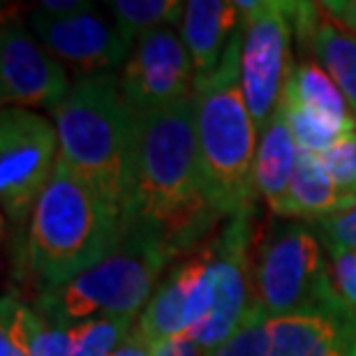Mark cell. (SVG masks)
<instances>
[{
    "mask_svg": "<svg viewBox=\"0 0 356 356\" xmlns=\"http://www.w3.org/2000/svg\"><path fill=\"white\" fill-rule=\"evenodd\" d=\"M158 227L183 254L216 229L218 216L206 197L197 141L195 95L137 116L132 222Z\"/></svg>",
    "mask_w": 356,
    "mask_h": 356,
    "instance_id": "6da1fadb",
    "label": "cell"
},
{
    "mask_svg": "<svg viewBox=\"0 0 356 356\" xmlns=\"http://www.w3.org/2000/svg\"><path fill=\"white\" fill-rule=\"evenodd\" d=\"M60 160L130 227L137 167V113L120 95L118 74L76 76L54 113Z\"/></svg>",
    "mask_w": 356,
    "mask_h": 356,
    "instance_id": "7a4b0ae2",
    "label": "cell"
},
{
    "mask_svg": "<svg viewBox=\"0 0 356 356\" xmlns=\"http://www.w3.org/2000/svg\"><path fill=\"white\" fill-rule=\"evenodd\" d=\"M243 26L234 35L222 63L204 79L195 81L197 141L206 197L218 218L252 211L254 162L259 132L250 116L241 81Z\"/></svg>",
    "mask_w": 356,
    "mask_h": 356,
    "instance_id": "3957f363",
    "label": "cell"
},
{
    "mask_svg": "<svg viewBox=\"0 0 356 356\" xmlns=\"http://www.w3.org/2000/svg\"><path fill=\"white\" fill-rule=\"evenodd\" d=\"M178 259L181 252L165 232L137 220L102 261L72 280L44 287L33 308L54 326L79 324L92 317H139Z\"/></svg>",
    "mask_w": 356,
    "mask_h": 356,
    "instance_id": "277c9868",
    "label": "cell"
},
{
    "mask_svg": "<svg viewBox=\"0 0 356 356\" xmlns=\"http://www.w3.org/2000/svg\"><path fill=\"white\" fill-rule=\"evenodd\" d=\"M125 229V220L58 158L28 220V268L44 287H56L102 261Z\"/></svg>",
    "mask_w": 356,
    "mask_h": 356,
    "instance_id": "5b68a950",
    "label": "cell"
},
{
    "mask_svg": "<svg viewBox=\"0 0 356 356\" xmlns=\"http://www.w3.org/2000/svg\"><path fill=\"white\" fill-rule=\"evenodd\" d=\"M252 315L280 317L340 301L331 257L310 222H284L261 241L252 259ZM248 312V315H250Z\"/></svg>",
    "mask_w": 356,
    "mask_h": 356,
    "instance_id": "8992f818",
    "label": "cell"
},
{
    "mask_svg": "<svg viewBox=\"0 0 356 356\" xmlns=\"http://www.w3.org/2000/svg\"><path fill=\"white\" fill-rule=\"evenodd\" d=\"M241 12V81L259 137L280 106L291 72V7L284 0H234Z\"/></svg>",
    "mask_w": 356,
    "mask_h": 356,
    "instance_id": "52a82bcc",
    "label": "cell"
},
{
    "mask_svg": "<svg viewBox=\"0 0 356 356\" xmlns=\"http://www.w3.org/2000/svg\"><path fill=\"white\" fill-rule=\"evenodd\" d=\"M211 356H356V312L343 301L280 317L250 312Z\"/></svg>",
    "mask_w": 356,
    "mask_h": 356,
    "instance_id": "ba28073f",
    "label": "cell"
},
{
    "mask_svg": "<svg viewBox=\"0 0 356 356\" xmlns=\"http://www.w3.org/2000/svg\"><path fill=\"white\" fill-rule=\"evenodd\" d=\"M60 158L54 120L5 106L0 113V202L12 222H26Z\"/></svg>",
    "mask_w": 356,
    "mask_h": 356,
    "instance_id": "9c48e42d",
    "label": "cell"
},
{
    "mask_svg": "<svg viewBox=\"0 0 356 356\" xmlns=\"http://www.w3.org/2000/svg\"><path fill=\"white\" fill-rule=\"evenodd\" d=\"M213 282L211 310L192 340L206 354L220 350L245 322L252 305V211L229 218L213 234Z\"/></svg>",
    "mask_w": 356,
    "mask_h": 356,
    "instance_id": "30bf717a",
    "label": "cell"
},
{
    "mask_svg": "<svg viewBox=\"0 0 356 356\" xmlns=\"http://www.w3.org/2000/svg\"><path fill=\"white\" fill-rule=\"evenodd\" d=\"M118 86L137 116L195 95V67L181 33L158 28L139 38L118 72Z\"/></svg>",
    "mask_w": 356,
    "mask_h": 356,
    "instance_id": "8fae6325",
    "label": "cell"
},
{
    "mask_svg": "<svg viewBox=\"0 0 356 356\" xmlns=\"http://www.w3.org/2000/svg\"><path fill=\"white\" fill-rule=\"evenodd\" d=\"M211 238L174 261L141 310L137 326L151 345L172 338H190L209 317L213 282Z\"/></svg>",
    "mask_w": 356,
    "mask_h": 356,
    "instance_id": "7c38bea8",
    "label": "cell"
},
{
    "mask_svg": "<svg viewBox=\"0 0 356 356\" xmlns=\"http://www.w3.org/2000/svg\"><path fill=\"white\" fill-rule=\"evenodd\" d=\"M72 81L65 65L40 44L19 17L3 21L0 31V99L5 106L51 111L65 102Z\"/></svg>",
    "mask_w": 356,
    "mask_h": 356,
    "instance_id": "4fadbf2b",
    "label": "cell"
},
{
    "mask_svg": "<svg viewBox=\"0 0 356 356\" xmlns=\"http://www.w3.org/2000/svg\"><path fill=\"white\" fill-rule=\"evenodd\" d=\"M28 28L49 54L72 67L74 79L116 74V70H123L134 47L113 21H106L95 10L65 19L47 17L33 10Z\"/></svg>",
    "mask_w": 356,
    "mask_h": 356,
    "instance_id": "5bb4252c",
    "label": "cell"
},
{
    "mask_svg": "<svg viewBox=\"0 0 356 356\" xmlns=\"http://www.w3.org/2000/svg\"><path fill=\"white\" fill-rule=\"evenodd\" d=\"M291 24L298 47L336 81L356 116V35L336 24L319 3H294Z\"/></svg>",
    "mask_w": 356,
    "mask_h": 356,
    "instance_id": "9a60e30c",
    "label": "cell"
},
{
    "mask_svg": "<svg viewBox=\"0 0 356 356\" xmlns=\"http://www.w3.org/2000/svg\"><path fill=\"white\" fill-rule=\"evenodd\" d=\"M241 28V12L229 0H190L181 21V40L195 67V81L213 74L222 63L234 35Z\"/></svg>",
    "mask_w": 356,
    "mask_h": 356,
    "instance_id": "2e32d148",
    "label": "cell"
},
{
    "mask_svg": "<svg viewBox=\"0 0 356 356\" xmlns=\"http://www.w3.org/2000/svg\"><path fill=\"white\" fill-rule=\"evenodd\" d=\"M298 148L294 134L289 130L284 106L275 109L268 127L259 137L257 146V162H254V190L270 209V213L282 218L284 202H287L289 183L294 178L298 165Z\"/></svg>",
    "mask_w": 356,
    "mask_h": 356,
    "instance_id": "e0dca14e",
    "label": "cell"
},
{
    "mask_svg": "<svg viewBox=\"0 0 356 356\" xmlns=\"http://www.w3.org/2000/svg\"><path fill=\"white\" fill-rule=\"evenodd\" d=\"M347 209H350V204L340 197L322 158L301 151L294 178L289 183L282 218H296L301 222H317V220L331 218Z\"/></svg>",
    "mask_w": 356,
    "mask_h": 356,
    "instance_id": "ac0fdd59",
    "label": "cell"
},
{
    "mask_svg": "<svg viewBox=\"0 0 356 356\" xmlns=\"http://www.w3.org/2000/svg\"><path fill=\"white\" fill-rule=\"evenodd\" d=\"M284 95L298 106L312 111L315 116L329 120L331 125L340 127V130H356V116L350 109L347 97L315 60L298 63L289 76L287 86H284Z\"/></svg>",
    "mask_w": 356,
    "mask_h": 356,
    "instance_id": "d6986e66",
    "label": "cell"
},
{
    "mask_svg": "<svg viewBox=\"0 0 356 356\" xmlns=\"http://www.w3.org/2000/svg\"><path fill=\"white\" fill-rule=\"evenodd\" d=\"M106 7L116 28L132 44L158 28H174L185 14L181 0H111Z\"/></svg>",
    "mask_w": 356,
    "mask_h": 356,
    "instance_id": "ffe728a7",
    "label": "cell"
},
{
    "mask_svg": "<svg viewBox=\"0 0 356 356\" xmlns=\"http://www.w3.org/2000/svg\"><path fill=\"white\" fill-rule=\"evenodd\" d=\"M280 102L284 106V113H287L289 130H291V134H294L296 144L303 153L324 155L331 146H336L340 139L350 134V132L340 130V127H336V125H331L329 120L315 116L312 111L298 106L296 102H291L284 92H282Z\"/></svg>",
    "mask_w": 356,
    "mask_h": 356,
    "instance_id": "44dd1931",
    "label": "cell"
},
{
    "mask_svg": "<svg viewBox=\"0 0 356 356\" xmlns=\"http://www.w3.org/2000/svg\"><path fill=\"white\" fill-rule=\"evenodd\" d=\"M33 305L7 294L0 305V356H31L28 347V317Z\"/></svg>",
    "mask_w": 356,
    "mask_h": 356,
    "instance_id": "7402d4cb",
    "label": "cell"
},
{
    "mask_svg": "<svg viewBox=\"0 0 356 356\" xmlns=\"http://www.w3.org/2000/svg\"><path fill=\"white\" fill-rule=\"evenodd\" d=\"M329 172L340 197L350 204H356V130L343 137L336 146H331L324 155H319Z\"/></svg>",
    "mask_w": 356,
    "mask_h": 356,
    "instance_id": "603a6c76",
    "label": "cell"
},
{
    "mask_svg": "<svg viewBox=\"0 0 356 356\" xmlns=\"http://www.w3.org/2000/svg\"><path fill=\"white\" fill-rule=\"evenodd\" d=\"M326 252H356V204L331 218L310 222Z\"/></svg>",
    "mask_w": 356,
    "mask_h": 356,
    "instance_id": "cb8c5ba5",
    "label": "cell"
},
{
    "mask_svg": "<svg viewBox=\"0 0 356 356\" xmlns=\"http://www.w3.org/2000/svg\"><path fill=\"white\" fill-rule=\"evenodd\" d=\"M333 289L347 308L356 312V252H329Z\"/></svg>",
    "mask_w": 356,
    "mask_h": 356,
    "instance_id": "d4e9b609",
    "label": "cell"
},
{
    "mask_svg": "<svg viewBox=\"0 0 356 356\" xmlns=\"http://www.w3.org/2000/svg\"><path fill=\"white\" fill-rule=\"evenodd\" d=\"M319 5L336 24L356 35V0H326Z\"/></svg>",
    "mask_w": 356,
    "mask_h": 356,
    "instance_id": "484cf974",
    "label": "cell"
},
{
    "mask_svg": "<svg viewBox=\"0 0 356 356\" xmlns=\"http://www.w3.org/2000/svg\"><path fill=\"white\" fill-rule=\"evenodd\" d=\"M153 356H209L192 338H172L153 345Z\"/></svg>",
    "mask_w": 356,
    "mask_h": 356,
    "instance_id": "4316f807",
    "label": "cell"
},
{
    "mask_svg": "<svg viewBox=\"0 0 356 356\" xmlns=\"http://www.w3.org/2000/svg\"><path fill=\"white\" fill-rule=\"evenodd\" d=\"M88 10H92V3H83V0H44V3L38 5V12L56 19H65Z\"/></svg>",
    "mask_w": 356,
    "mask_h": 356,
    "instance_id": "83f0119b",
    "label": "cell"
},
{
    "mask_svg": "<svg viewBox=\"0 0 356 356\" xmlns=\"http://www.w3.org/2000/svg\"><path fill=\"white\" fill-rule=\"evenodd\" d=\"M106 356H153V345L144 338V333L139 331V326H134L130 331V336Z\"/></svg>",
    "mask_w": 356,
    "mask_h": 356,
    "instance_id": "f1b7e54d",
    "label": "cell"
}]
</instances>
